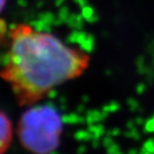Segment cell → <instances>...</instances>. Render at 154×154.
Returning <instances> with one entry per match:
<instances>
[{
    "label": "cell",
    "instance_id": "cell-4",
    "mask_svg": "<svg viewBox=\"0 0 154 154\" xmlns=\"http://www.w3.org/2000/svg\"><path fill=\"white\" fill-rule=\"evenodd\" d=\"M5 28H6L5 22H4V20H2V21H1V36H2V38L4 37V34H5Z\"/></svg>",
    "mask_w": 154,
    "mask_h": 154
},
{
    "label": "cell",
    "instance_id": "cell-2",
    "mask_svg": "<svg viewBox=\"0 0 154 154\" xmlns=\"http://www.w3.org/2000/svg\"><path fill=\"white\" fill-rule=\"evenodd\" d=\"M62 120L52 106H34L20 118L18 136L22 146L34 154H49L60 143Z\"/></svg>",
    "mask_w": 154,
    "mask_h": 154
},
{
    "label": "cell",
    "instance_id": "cell-5",
    "mask_svg": "<svg viewBox=\"0 0 154 154\" xmlns=\"http://www.w3.org/2000/svg\"><path fill=\"white\" fill-rule=\"evenodd\" d=\"M6 2H7V0H0V9H1V11H3L5 9Z\"/></svg>",
    "mask_w": 154,
    "mask_h": 154
},
{
    "label": "cell",
    "instance_id": "cell-3",
    "mask_svg": "<svg viewBox=\"0 0 154 154\" xmlns=\"http://www.w3.org/2000/svg\"><path fill=\"white\" fill-rule=\"evenodd\" d=\"M0 152L5 153L12 140V124L10 119L4 112L0 115Z\"/></svg>",
    "mask_w": 154,
    "mask_h": 154
},
{
    "label": "cell",
    "instance_id": "cell-1",
    "mask_svg": "<svg viewBox=\"0 0 154 154\" xmlns=\"http://www.w3.org/2000/svg\"><path fill=\"white\" fill-rule=\"evenodd\" d=\"M10 38L1 76L20 104L35 103L55 86L78 77L88 66L87 54L49 33L19 25L12 29Z\"/></svg>",
    "mask_w": 154,
    "mask_h": 154
}]
</instances>
